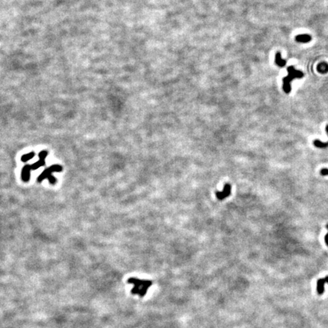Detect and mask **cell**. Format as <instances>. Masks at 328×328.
Segmentation results:
<instances>
[{"label": "cell", "mask_w": 328, "mask_h": 328, "mask_svg": "<svg viewBox=\"0 0 328 328\" xmlns=\"http://www.w3.org/2000/svg\"><path fill=\"white\" fill-rule=\"evenodd\" d=\"M128 283L133 285L131 292L132 295H137L140 298H143L148 293V289L152 286L153 282L151 280L144 279H138L137 277H131L128 279Z\"/></svg>", "instance_id": "6da1fadb"}, {"label": "cell", "mask_w": 328, "mask_h": 328, "mask_svg": "<svg viewBox=\"0 0 328 328\" xmlns=\"http://www.w3.org/2000/svg\"><path fill=\"white\" fill-rule=\"evenodd\" d=\"M288 71V75L285 78H283V91L286 94H289L292 90L291 88V82H292L295 78H302L304 77V73L301 71L299 70H296L294 68V66L290 65L287 68Z\"/></svg>", "instance_id": "7a4b0ae2"}, {"label": "cell", "mask_w": 328, "mask_h": 328, "mask_svg": "<svg viewBox=\"0 0 328 328\" xmlns=\"http://www.w3.org/2000/svg\"><path fill=\"white\" fill-rule=\"evenodd\" d=\"M62 169H63V168H62V166L61 165L53 164V165H52V166L46 168V169H45L43 171L42 173L38 176L37 182H41L44 179H48L49 182L51 185H55V183L57 182V179L56 178L54 177L53 175H52V173L53 172H62Z\"/></svg>", "instance_id": "3957f363"}, {"label": "cell", "mask_w": 328, "mask_h": 328, "mask_svg": "<svg viewBox=\"0 0 328 328\" xmlns=\"http://www.w3.org/2000/svg\"><path fill=\"white\" fill-rule=\"evenodd\" d=\"M49 153H48L47 151H41L39 154V158L40 160L37 162L34 163L33 164H31V169L32 170H37V169H40L42 166H44L46 165V158L48 156Z\"/></svg>", "instance_id": "277c9868"}, {"label": "cell", "mask_w": 328, "mask_h": 328, "mask_svg": "<svg viewBox=\"0 0 328 328\" xmlns=\"http://www.w3.org/2000/svg\"><path fill=\"white\" fill-rule=\"evenodd\" d=\"M232 193V185L229 183L225 184L222 192H216V197L218 200L222 201L227 198Z\"/></svg>", "instance_id": "5b68a950"}, {"label": "cell", "mask_w": 328, "mask_h": 328, "mask_svg": "<svg viewBox=\"0 0 328 328\" xmlns=\"http://www.w3.org/2000/svg\"><path fill=\"white\" fill-rule=\"evenodd\" d=\"M31 170H32L31 166L29 165V164L25 165V166L22 168V170H21V179L23 180V182H29L30 179H31Z\"/></svg>", "instance_id": "8992f818"}, {"label": "cell", "mask_w": 328, "mask_h": 328, "mask_svg": "<svg viewBox=\"0 0 328 328\" xmlns=\"http://www.w3.org/2000/svg\"><path fill=\"white\" fill-rule=\"evenodd\" d=\"M328 283V276L324 278L319 279L317 282V292L318 295H323L324 292V284Z\"/></svg>", "instance_id": "52a82bcc"}, {"label": "cell", "mask_w": 328, "mask_h": 328, "mask_svg": "<svg viewBox=\"0 0 328 328\" xmlns=\"http://www.w3.org/2000/svg\"><path fill=\"white\" fill-rule=\"evenodd\" d=\"M296 40L302 43H307L312 40V37L309 34H299L296 37Z\"/></svg>", "instance_id": "ba28073f"}, {"label": "cell", "mask_w": 328, "mask_h": 328, "mask_svg": "<svg viewBox=\"0 0 328 328\" xmlns=\"http://www.w3.org/2000/svg\"><path fill=\"white\" fill-rule=\"evenodd\" d=\"M275 62L280 68H283V67H284L286 65V61L282 58L281 53L279 52H276V56H275Z\"/></svg>", "instance_id": "9c48e42d"}, {"label": "cell", "mask_w": 328, "mask_h": 328, "mask_svg": "<svg viewBox=\"0 0 328 328\" xmlns=\"http://www.w3.org/2000/svg\"><path fill=\"white\" fill-rule=\"evenodd\" d=\"M317 71L321 74H326L328 72V64L327 62H321L318 65Z\"/></svg>", "instance_id": "30bf717a"}, {"label": "cell", "mask_w": 328, "mask_h": 328, "mask_svg": "<svg viewBox=\"0 0 328 328\" xmlns=\"http://www.w3.org/2000/svg\"><path fill=\"white\" fill-rule=\"evenodd\" d=\"M326 132H327V134L328 135V125H327L326 126ZM314 145H315V147H317V148H326L328 147V142H321V141H319V140H315L313 142Z\"/></svg>", "instance_id": "8fae6325"}, {"label": "cell", "mask_w": 328, "mask_h": 328, "mask_svg": "<svg viewBox=\"0 0 328 328\" xmlns=\"http://www.w3.org/2000/svg\"><path fill=\"white\" fill-rule=\"evenodd\" d=\"M34 156H35V153H34V152H31V153H28V154H26L22 155V157H21V160L22 161L23 163H26L28 162V161L31 160V159H33V158L34 157Z\"/></svg>", "instance_id": "7c38bea8"}, {"label": "cell", "mask_w": 328, "mask_h": 328, "mask_svg": "<svg viewBox=\"0 0 328 328\" xmlns=\"http://www.w3.org/2000/svg\"><path fill=\"white\" fill-rule=\"evenodd\" d=\"M320 173L321 175H328V169H326V168L322 169L320 171Z\"/></svg>", "instance_id": "4fadbf2b"}, {"label": "cell", "mask_w": 328, "mask_h": 328, "mask_svg": "<svg viewBox=\"0 0 328 328\" xmlns=\"http://www.w3.org/2000/svg\"><path fill=\"white\" fill-rule=\"evenodd\" d=\"M327 228L328 229V224L327 225ZM324 240H325V242H326L327 245H328V233L327 234L326 236H325V238H324Z\"/></svg>", "instance_id": "5bb4252c"}]
</instances>
